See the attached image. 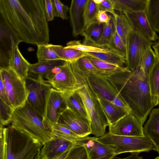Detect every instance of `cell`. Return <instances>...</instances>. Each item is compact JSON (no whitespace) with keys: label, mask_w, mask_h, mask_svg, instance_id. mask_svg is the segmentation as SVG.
I'll use <instances>...</instances> for the list:
<instances>
[{"label":"cell","mask_w":159,"mask_h":159,"mask_svg":"<svg viewBox=\"0 0 159 159\" xmlns=\"http://www.w3.org/2000/svg\"><path fill=\"white\" fill-rule=\"evenodd\" d=\"M105 76L143 125L155 106L148 78L142 70L139 67L134 72L127 69Z\"/></svg>","instance_id":"obj_2"},{"label":"cell","mask_w":159,"mask_h":159,"mask_svg":"<svg viewBox=\"0 0 159 159\" xmlns=\"http://www.w3.org/2000/svg\"><path fill=\"white\" fill-rule=\"evenodd\" d=\"M103 27L104 24L98 22L87 27L81 35L84 37L83 43L88 44L99 41L102 35Z\"/></svg>","instance_id":"obj_29"},{"label":"cell","mask_w":159,"mask_h":159,"mask_svg":"<svg viewBox=\"0 0 159 159\" xmlns=\"http://www.w3.org/2000/svg\"><path fill=\"white\" fill-rule=\"evenodd\" d=\"M87 0H72L69 10L70 25L74 37L81 35L86 28L84 11Z\"/></svg>","instance_id":"obj_19"},{"label":"cell","mask_w":159,"mask_h":159,"mask_svg":"<svg viewBox=\"0 0 159 159\" xmlns=\"http://www.w3.org/2000/svg\"><path fill=\"white\" fill-rule=\"evenodd\" d=\"M99 10L98 5L93 0H87L84 11L86 27L93 23L98 22L96 17Z\"/></svg>","instance_id":"obj_38"},{"label":"cell","mask_w":159,"mask_h":159,"mask_svg":"<svg viewBox=\"0 0 159 159\" xmlns=\"http://www.w3.org/2000/svg\"><path fill=\"white\" fill-rule=\"evenodd\" d=\"M10 123L38 140L43 145L53 137L42 118L26 102L15 109Z\"/></svg>","instance_id":"obj_5"},{"label":"cell","mask_w":159,"mask_h":159,"mask_svg":"<svg viewBox=\"0 0 159 159\" xmlns=\"http://www.w3.org/2000/svg\"><path fill=\"white\" fill-rule=\"evenodd\" d=\"M32 159H41L40 155V151L37 153Z\"/></svg>","instance_id":"obj_50"},{"label":"cell","mask_w":159,"mask_h":159,"mask_svg":"<svg viewBox=\"0 0 159 159\" xmlns=\"http://www.w3.org/2000/svg\"><path fill=\"white\" fill-rule=\"evenodd\" d=\"M47 82L52 88L63 93L77 91L81 86L73 73L70 63L66 61L61 71Z\"/></svg>","instance_id":"obj_14"},{"label":"cell","mask_w":159,"mask_h":159,"mask_svg":"<svg viewBox=\"0 0 159 159\" xmlns=\"http://www.w3.org/2000/svg\"><path fill=\"white\" fill-rule=\"evenodd\" d=\"M128 20L132 29L151 41L159 39L152 28L145 11L122 12Z\"/></svg>","instance_id":"obj_16"},{"label":"cell","mask_w":159,"mask_h":159,"mask_svg":"<svg viewBox=\"0 0 159 159\" xmlns=\"http://www.w3.org/2000/svg\"><path fill=\"white\" fill-rule=\"evenodd\" d=\"M76 143L85 148L89 159H111L116 156L111 147L100 142L95 137L80 138Z\"/></svg>","instance_id":"obj_15"},{"label":"cell","mask_w":159,"mask_h":159,"mask_svg":"<svg viewBox=\"0 0 159 159\" xmlns=\"http://www.w3.org/2000/svg\"><path fill=\"white\" fill-rule=\"evenodd\" d=\"M49 130L53 136L73 142H76L81 138L68 129L57 123L51 125Z\"/></svg>","instance_id":"obj_32"},{"label":"cell","mask_w":159,"mask_h":159,"mask_svg":"<svg viewBox=\"0 0 159 159\" xmlns=\"http://www.w3.org/2000/svg\"><path fill=\"white\" fill-rule=\"evenodd\" d=\"M48 44L62 60L70 63L76 62L80 58L88 56L86 53L76 49L66 48L60 45L48 43Z\"/></svg>","instance_id":"obj_24"},{"label":"cell","mask_w":159,"mask_h":159,"mask_svg":"<svg viewBox=\"0 0 159 159\" xmlns=\"http://www.w3.org/2000/svg\"><path fill=\"white\" fill-rule=\"evenodd\" d=\"M88 56L102 60V61L117 65L121 66H124L126 64V59L114 54L110 53H86Z\"/></svg>","instance_id":"obj_34"},{"label":"cell","mask_w":159,"mask_h":159,"mask_svg":"<svg viewBox=\"0 0 159 159\" xmlns=\"http://www.w3.org/2000/svg\"><path fill=\"white\" fill-rule=\"evenodd\" d=\"M3 126L0 125V159H6V143Z\"/></svg>","instance_id":"obj_45"},{"label":"cell","mask_w":159,"mask_h":159,"mask_svg":"<svg viewBox=\"0 0 159 159\" xmlns=\"http://www.w3.org/2000/svg\"><path fill=\"white\" fill-rule=\"evenodd\" d=\"M106 48L115 52L121 57H126V47L115 30L110 42Z\"/></svg>","instance_id":"obj_37"},{"label":"cell","mask_w":159,"mask_h":159,"mask_svg":"<svg viewBox=\"0 0 159 159\" xmlns=\"http://www.w3.org/2000/svg\"><path fill=\"white\" fill-rule=\"evenodd\" d=\"M53 2L55 17H60L63 20H67V12L69 11V8L59 0H53Z\"/></svg>","instance_id":"obj_42"},{"label":"cell","mask_w":159,"mask_h":159,"mask_svg":"<svg viewBox=\"0 0 159 159\" xmlns=\"http://www.w3.org/2000/svg\"><path fill=\"white\" fill-rule=\"evenodd\" d=\"M138 155V154L137 153H131L130 156L123 158H120L115 156L111 159H143L142 157L139 156Z\"/></svg>","instance_id":"obj_48"},{"label":"cell","mask_w":159,"mask_h":159,"mask_svg":"<svg viewBox=\"0 0 159 159\" xmlns=\"http://www.w3.org/2000/svg\"><path fill=\"white\" fill-rule=\"evenodd\" d=\"M144 136L153 143L159 153V108H154L150 113L149 118L143 127Z\"/></svg>","instance_id":"obj_20"},{"label":"cell","mask_w":159,"mask_h":159,"mask_svg":"<svg viewBox=\"0 0 159 159\" xmlns=\"http://www.w3.org/2000/svg\"><path fill=\"white\" fill-rule=\"evenodd\" d=\"M25 80L27 92L26 102L43 120L47 96L52 87L44 80L27 77Z\"/></svg>","instance_id":"obj_9"},{"label":"cell","mask_w":159,"mask_h":159,"mask_svg":"<svg viewBox=\"0 0 159 159\" xmlns=\"http://www.w3.org/2000/svg\"><path fill=\"white\" fill-rule=\"evenodd\" d=\"M110 125L112 124L128 114L124 109L111 101L95 94Z\"/></svg>","instance_id":"obj_22"},{"label":"cell","mask_w":159,"mask_h":159,"mask_svg":"<svg viewBox=\"0 0 159 159\" xmlns=\"http://www.w3.org/2000/svg\"><path fill=\"white\" fill-rule=\"evenodd\" d=\"M93 1L96 4H98L102 2V0H93Z\"/></svg>","instance_id":"obj_52"},{"label":"cell","mask_w":159,"mask_h":159,"mask_svg":"<svg viewBox=\"0 0 159 159\" xmlns=\"http://www.w3.org/2000/svg\"><path fill=\"white\" fill-rule=\"evenodd\" d=\"M154 159H159V156L156 157Z\"/></svg>","instance_id":"obj_53"},{"label":"cell","mask_w":159,"mask_h":159,"mask_svg":"<svg viewBox=\"0 0 159 159\" xmlns=\"http://www.w3.org/2000/svg\"><path fill=\"white\" fill-rule=\"evenodd\" d=\"M44 10L48 21L52 20L55 17L53 0H44Z\"/></svg>","instance_id":"obj_43"},{"label":"cell","mask_w":159,"mask_h":159,"mask_svg":"<svg viewBox=\"0 0 159 159\" xmlns=\"http://www.w3.org/2000/svg\"><path fill=\"white\" fill-rule=\"evenodd\" d=\"M66 61L63 60H57L45 61L31 64L27 77L44 80L45 76L53 68L64 65Z\"/></svg>","instance_id":"obj_21"},{"label":"cell","mask_w":159,"mask_h":159,"mask_svg":"<svg viewBox=\"0 0 159 159\" xmlns=\"http://www.w3.org/2000/svg\"><path fill=\"white\" fill-rule=\"evenodd\" d=\"M92 64L104 75H111L117 72L125 70L128 69L110 63L90 56L86 57Z\"/></svg>","instance_id":"obj_28"},{"label":"cell","mask_w":159,"mask_h":159,"mask_svg":"<svg viewBox=\"0 0 159 159\" xmlns=\"http://www.w3.org/2000/svg\"><path fill=\"white\" fill-rule=\"evenodd\" d=\"M73 73L80 84H87L92 91L122 107L129 113L131 111L122 97L105 75L99 73L81 71L75 62H71Z\"/></svg>","instance_id":"obj_4"},{"label":"cell","mask_w":159,"mask_h":159,"mask_svg":"<svg viewBox=\"0 0 159 159\" xmlns=\"http://www.w3.org/2000/svg\"><path fill=\"white\" fill-rule=\"evenodd\" d=\"M148 81L154 106L159 105V59L148 76Z\"/></svg>","instance_id":"obj_27"},{"label":"cell","mask_w":159,"mask_h":159,"mask_svg":"<svg viewBox=\"0 0 159 159\" xmlns=\"http://www.w3.org/2000/svg\"><path fill=\"white\" fill-rule=\"evenodd\" d=\"M57 123L68 129L80 138L91 134L90 121L67 108L60 116Z\"/></svg>","instance_id":"obj_12"},{"label":"cell","mask_w":159,"mask_h":159,"mask_svg":"<svg viewBox=\"0 0 159 159\" xmlns=\"http://www.w3.org/2000/svg\"><path fill=\"white\" fill-rule=\"evenodd\" d=\"M145 11L152 28L159 33V0H148Z\"/></svg>","instance_id":"obj_30"},{"label":"cell","mask_w":159,"mask_h":159,"mask_svg":"<svg viewBox=\"0 0 159 159\" xmlns=\"http://www.w3.org/2000/svg\"><path fill=\"white\" fill-rule=\"evenodd\" d=\"M143 125L131 112L109 125L108 132L117 135L143 137L144 136Z\"/></svg>","instance_id":"obj_13"},{"label":"cell","mask_w":159,"mask_h":159,"mask_svg":"<svg viewBox=\"0 0 159 159\" xmlns=\"http://www.w3.org/2000/svg\"><path fill=\"white\" fill-rule=\"evenodd\" d=\"M0 23L21 42L48 43L44 0H0Z\"/></svg>","instance_id":"obj_1"},{"label":"cell","mask_w":159,"mask_h":159,"mask_svg":"<svg viewBox=\"0 0 159 159\" xmlns=\"http://www.w3.org/2000/svg\"><path fill=\"white\" fill-rule=\"evenodd\" d=\"M68 152H66L55 159H63Z\"/></svg>","instance_id":"obj_51"},{"label":"cell","mask_w":159,"mask_h":159,"mask_svg":"<svg viewBox=\"0 0 159 159\" xmlns=\"http://www.w3.org/2000/svg\"><path fill=\"white\" fill-rule=\"evenodd\" d=\"M152 47L157 57L159 59V41L154 43Z\"/></svg>","instance_id":"obj_49"},{"label":"cell","mask_w":159,"mask_h":159,"mask_svg":"<svg viewBox=\"0 0 159 159\" xmlns=\"http://www.w3.org/2000/svg\"><path fill=\"white\" fill-rule=\"evenodd\" d=\"M63 93L67 108L80 116L89 118L83 102L77 91Z\"/></svg>","instance_id":"obj_25"},{"label":"cell","mask_w":159,"mask_h":159,"mask_svg":"<svg viewBox=\"0 0 159 159\" xmlns=\"http://www.w3.org/2000/svg\"><path fill=\"white\" fill-rule=\"evenodd\" d=\"M76 142L53 137L46 142L40 150L41 159H55L66 152Z\"/></svg>","instance_id":"obj_18"},{"label":"cell","mask_w":159,"mask_h":159,"mask_svg":"<svg viewBox=\"0 0 159 159\" xmlns=\"http://www.w3.org/2000/svg\"><path fill=\"white\" fill-rule=\"evenodd\" d=\"M97 5L99 10L110 12L114 17L117 16V14L114 11V4L111 0H103Z\"/></svg>","instance_id":"obj_44"},{"label":"cell","mask_w":159,"mask_h":159,"mask_svg":"<svg viewBox=\"0 0 159 159\" xmlns=\"http://www.w3.org/2000/svg\"><path fill=\"white\" fill-rule=\"evenodd\" d=\"M65 47L76 49L86 53H110L120 56L116 52L108 48L84 44L81 43V41L79 40L70 41L66 43V46Z\"/></svg>","instance_id":"obj_31"},{"label":"cell","mask_w":159,"mask_h":159,"mask_svg":"<svg viewBox=\"0 0 159 159\" xmlns=\"http://www.w3.org/2000/svg\"><path fill=\"white\" fill-rule=\"evenodd\" d=\"M154 43L132 29L127 38L126 67L132 72L136 70L144 53Z\"/></svg>","instance_id":"obj_10"},{"label":"cell","mask_w":159,"mask_h":159,"mask_svg":"<svg viewBox=\"0 0 159 159\" xmlns=\"http://www.w3.org/2000/svg\"><path fill=\"white\" fill-rule=\"evenodd\" d=\"M10 38L11 46L8 53L9 68L25 80L28 76L31 64L24 58L19 51L18 46L21 42L11 33Z\"/></svg>","instance_id":"obj_17"},{"label":"cell","mask_w":159,"mask_h":159,"mask_svg":"<svg viewBox=\"0 0 159 159\" xmlns=\"http://www.w3.org/2000/svg\"><path fill=\"white\" fill-rule=\"evenodd\" d=\"M98 140L113 149L116 156L125 152L139 154L154 150L152 142L147 137L119 136L109 132L98 138Z\"/></svg>","instance_id":"obj_7"},{"label":"cell","mask_w":159,"mask_h":159,"mask_svg":"<svg viewBox=\"0 0 159 159\" xmlns=\"http://www.w3.org/2000/svg\"><path fill=\"white\" fill-rule=\"evenodd\" d=\"M75 63L79 69L81 71L101 74L100 71L92 64L86 57L80 58L75 62Z\"/></svg>","instance_id":"obj_41"},{"label":"cell","mask_w":159,"mask_h":159,"mask_svg":"<svg viewBox=\"0 0 159 159\" xmlns=\"http://www.w3.org/2000/svg\"><path fill=\"white\" fill-rule=\"evenodd\" d=\"M0 75L11 106L15 110L24 105L27 98L25 80L10 68L0 69Z\"/></svg>","instance_id":"obj_8"},{"label":"cell","mask_w":159,"mask_h":159,"mask_svg":"<svg viewBox=\"0 0 159 159\" xmlns=\"http://www.w3.org/2000/svg\"><path fill=\"white\" fill-rule=\"evenodd\" d=\"M14 109L10 105L0 100V125L2 126L10 123Z\"/></svg>","instance_id":"obj_39"},{"label":"cell","mask_w":159,"mask_h":159,"mask_svg":"<svg viewBox=\"0 0 159 159\" xmlns=\"http://www.w3.org/2000/svg\"><path fill=\"white\" fill-rule=\"evenodd\" d=\"M114 17L115 30L126 47L127 38L129 32L132 29L127 18L122 12Z\"/></svg>","instance_id":"obj_26"},{"label":"cell","mask_w":159,"mask_h":159,"mask_svg":"<svg viewBox=\"0 0 159 159\" xmlns=\"http://www.w3.org/2000/svg\"><path fill=\"white\" fill-rule=\"evenodd\" d=\"M114 10L120 12L145 11L148 0H111Z\"/></svg>","instance_id":"obj_23"},{"label":"cell","mask_w":159,"mask_h":159,"mask_svg":"<svg viewBox=\"0 0 159 159\" xmlns=\"http://www.w3.org/2000/svg\"><path fill=\"white\" fill-rule=\"evenodd\" d=\"M115 30L114 17L113 16H112L109 23L104 24L102 34L99 40L96 43H93L86 45L106 48V47L109 44L112 38Z\"/></svg>","instance_id":"obj_33"},{"label":"cell","mask_w":159,"mask_h":159,"mask_svg":"<svg viewBox=\"0 0 159 159\" xmlns=\"http://www.w3.org/2000/svg\"><path fill=\"white\" fill-rule=\"evenodd\" d=\"M48 43L38 45L36 53L38 62L47 60H62L50 48Z\"/></svg>","instance_id":"obj_36"},{"label":"cell","mask_w":159,"mask_h":159,"mask_svg":"<svg viewBox=\"0 0 159 159\" xmlns=\"http://www.w3.org/2000/svg\"><path fill=\"white\" fill-rule=\"evenodd\" d=\"M112 16L108 15L106 12L99 10L96 17L97 21L100 24H107L109 23Z\"/></svg>","instance_id":"obj_46"},{"label":"cell","mask_w":159,"mask_h":159,"mask_svg":"<svg viewBox=\"0 0 159 159\" xmlns=\"http://www.w3.org/2000/svg\"><path fill=\"white\" fill-rule=\"evenodd\" d=\"M63 159H89L86 150L83 146L75 143Z\"/></svg>","instance_id":"obj_40"},{"label":"cell","mask_w":159,"mask_h":159,"mask_svg":"<svg viewBox=\"0 0 159 159\" xmlns=\"http://www.w3.org/2000/svg\"><path fill=\"white\" fill-rule=\"evenodd\" d=\"M157 58L153 50L150 47L144 53L142 59L139 67L147 77L155 65Z\"/></svg>","instance_id":"obj_35"},{"label":"cell","mask_w":159,"mask_h":159,"mask_svg":"<svg viewBox=\"0 0 159 159\" xmlns=\"http://www.w3.org/2000/svg\"><path fill=\"white\" fill-rule=\"evenodd\" d=\"M67 108L63 93L51 88L46 98L43 123L49 129L51 125L57 123L60 115Z\"/></svg>","instance_id":"obj_11"},{"label":"cell","mask_w":159,"mask_h":159,"mask_svg":"<svg viewBox=\"0 0 159 159\" xmlns=\"http://www.w3.org/2000/svg\"><path fill=\"white\" fill-rule=\"evenodd\" d=\"M0 99L4 102L11 106L7 97L3 82L2 79L0 80Z\"/></svg>","instance_id":"obj_47"},{"label":"cell","mask_w":159,"mask_h":159,"mask_svg":"<svg viewBox=\"0 0 159 159\" xmlns=\"http://www.w3.org/2000/svg\"><path fill=\"white\" fill-rule=\"evenodd\" d=\"M77 92L84 103L88 117L90 121L91 134L98 138L105 134L106 129L109 125L95 94L85 84Z\"/></svg>","instance_id":"obj_6"},{"label":"cell","mask_w":159,"mask_h":159,"mask_svg":"<svg viewBox=\"0 0 159 159\" xmlns=\"http://www.w3.org/2000/svg\"><path fill=\"white\" fill-rule=\"evenodd\" d=\"M6 159H32L40 151L39 141L26 132L11 125L3 127Z\"/></svg>","instance_id":"obj_3"}]
</instances>
